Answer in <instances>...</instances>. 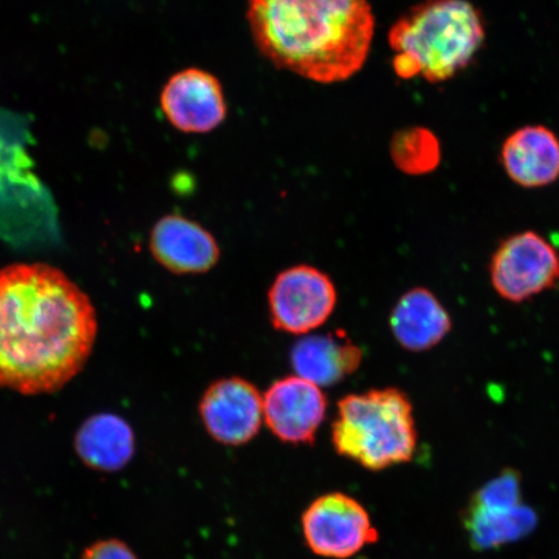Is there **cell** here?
<instances>
[{
    "mask_svg": "<svg viewBox=\"0 0 559 559\" xmlns=\"http://www.w3.org/2000/svg\"><path fill=\"white\" fill-rule=\"evenodd\" d=\"M81 559H138L129 544L120 539H102L83 550Z\"/></svg>",
    "mask_w": 559,
    "mask_h": 559,
    "instance_id": "cell-19",
    "label": "cell"
},
{
    "mask_svg": "<svg viewBox=\"0 0 559 559\" xmlns=\"http://www.w3.org/2000/svg\"><path fill=\"white\" fill-rule=\"evenodd\" d=\"M74 449L90 469L116 473L130 464L135 454V435L117 415L90 417L74 438Z\"/></svg>",
    "mask_w": 559,
    "mask_h": 559,
    "instance_id": "cell-15",
    "label": "cell"
},
{
    "mask_svg": "<svg viewBox=\"0 0 559 559\" xmlns=\"http://www.w3.org/2000/svg\"><path fill=\"white\" fill-rule=\"evenodd\" d=\"M469 502L486 508H512L523 504L520 474L512 469L502 472L481 486Z\"/></svg>",
    "mask_w": 559,
    "mask_h": 559,
    "instance_id": "cell-18",
    "label": "cell"
},
{
    "mask_svg": "<svg viewBox=\"0 0 559 559\" xmlns=\"http://www.w3.org/2000/svg\"><path fill=\"white\" fill-rule=\"evenodd\" d=\"M97 335L93 302L44 263L0 270V388L51 394L85 368Z\"/></svg>",
    "mask_w": 559,
    "mask_h": 559,
    "instance_id": "cell-1",
    "label": "cell"
},
{
    "mask_svg": "<svg viewBox=\"0 0 559 559\" xmlns=\"http://www.w3.org/2000/svg\"><path fill=\"white\" fill-rule=\"evenodd\" d=\"M321 388L298 376L284 377L263 395V423L272 435L288 444H312L326 416Z\"/></svg>",
    "mask_w": 559,
    "mask_h": 559,
    "instance_id": "cell-10",
    "label": "cell"
},
{
    "mask_svg": "<svg viewBox=\"0 0 559 559\" xmlns=\"http://www.w3.org/2000/svg\"><path fill=\"white\" fill-rule=\"evenodd\" d=\"M389 324L397 344L409 353L437 347L453 326L449 310L428 288L405 292L391 310Z\"/></svg>",
    "mask_w": 559,
    "mask_h": 559,
    "instance_id": "cell-12",
    "label": "cell"
},
{
    "mask_svg": "<svg viewBox=\"0 0 559 559\" xmlns=\"http://www.w3.org/2000/svg\"><path fill=\"white\" fill-rule=\"evenodd\" d=\"M501 164L515 185L547 187L559 178V140L545 126H526L502 144Z\"/></svg>",
    "mask_w": 559,
    "mask_h": 559,
    "instance_id": "cell-14",
    "label": "cell"
},
{
    "mask_svg": "<svg viewBox=\"0 0 559 559\" xmlns=\"http://www.w3.org/2000/svg\"><path fill=\"white\" fill-rule=\"evenodd\" d=\"M305 540L314 555L346 559L379 540L370 516L352 496H320L302 515Z\"/></svg>",
    "mask_w": 559,
    "mask_h": 559,
    "instance_id": "cell-7",
    "label": "cell"
},
{
    "mask_svg": "<svg viewBox=\"0 0 559 559\" xmlns=\"http://www.w3.org/2000/svg\"><path fill=\"white\" fill-rule=\"evenodd\" d=\"M332 443L340 456L368 471L407 464L418 444L414 404L397 388L342 397L332 425Z\"/></svg>",
    "mask_w": 559,
    "mask_h": 559,
    "instance_id": "cell-4",
    "label": "cell"
},
{
    "mask_svg": "<svg viewBox=\"0 0 559 559\" xmlns=\"http://www.w3.org/2000/svg\"><path fill=\"white\" fill-rule=\"evenodd\" d=\"M159 105L166 120L185 134H207L227 117L221 81L200 68H187L171 75L160 91Z\"/></svg>",
    "mask_w": 559,
    "mask_h": 559,
    "instance_id": "cell-9",
    "label": "cell"
},
{
    "mask_svg": "<svg viewBox=\"0 0 559 559\" xmlns=\"http://www.w3.org/2000/svg\"><path fill=\"white\" fill-rule=\"evenodd\" d=\"M489 282L500 298L523 304L559 284V250L534 230L507 237L488 265Z\"/></svg>",
    "mask_w": 559,
    "mask_h": 559,
    "instance_id": "cell-5",
    "label": "cell"
},
{
    "mask_svg": "<svg viewBox=\"0 0 559 559\" xmlns=\"http://www.w3.org/2000/svg\"><path fill=\"white\" fill-rule=\"evenodd\" d=\"M391 157L397 169L408 175H425L437 169L442 150L435 132L417 126L396 132Z\"/></svg>",
    "mask_w": 559,
    "mask_h": 559,
    "instance_id": "cell-17",
    "label": "cell"
},
{
    "mask_svg": "<svg viewBox=\"0 0 559 559\" xmlns=\"http://www.w3.org/2000/svg\"><path fill=\"white\" fill-rule=\"evenodd\" d=\"M247 19L264 59L321 85L358 74L376 31L369 0H248Z\"/></svg>",
    "mask_w": 559,
    "mask_h": 559,
    "instance_id": "cell-2",
    "label": "cell"
},
{
    "mask_svg": "<svg viewBox=\"0 0 559 559\" xmlns=\"http://www.w3.org/2000/svg\"><path fill=\"white\" fill-rule=\"evenodd\" d=\"M290 362L296 376L330 388L360 368L362 349L342 331L306 335L292 347Z\"/></svg>",
    "mask_w": 559,
    "mask_h": 559,
    "instance_id": "cell-13",
    "label": "cell"
},
{
    "mask_svg": "<svg viewBox=\"0 0 559 559\" xmlns=\"http://www.w3.org/2000/svg\"><path fill=\"white\" fill-rule=\"evenodd\" d=\"M199 412L207 435L223 445L239 447L253 440L263 424V395L241 377L210 384Z\"/></svg>",
    "mask_w": 559,
    "mask_h": 559,
    "instance_id": "cell-8",
    "label": "cell"
},
{
    "mask_svg": "<svg viewBox=\"0 0 559 559\" xmlns=\"http://www.w3.org/2000/svg\"><path fill=\"white\" fill-rule=\"evenodd\" d=\"M150 248L153 258L175 275L206 274L221 260V248L213 234L180 214L165 215L156 222Z\"/></svg>",
    "mask_w": 559,
    "mask_h": 559,
    "instance_id": "cell-11",
    "label": "cell"
},
{
    "mask_svg": "<svg viewBox=\"0 0 559 559\" xmlns=\"http://www.w3.org/2000/svg\"><path fill=\"white\" fill-rule=\"evenodd\" d=\"M337 305L332 278L313 265L298 264L276 276L269 292L271 323L276 331L307 335L325 324Z\"/></svg>",
    "mask_w": 559,
    "mask_h": 559,
    "instance_id": "cell-6",
    "label": "cell"
},
{
    "mask_svg": "<svg viewBox=\"0 0 559 559\" xmlns=\"http://www.w3.org/2000/svg\"><path fill=\"white\" fill-rule=\"evenodd\" d=\"M486 39L485 21L467 0H425L389 32L393 66L403 80L430 83L453 79L469 67Z\"/></svg>",
    "mask_w": 559,
    "mask_h": 559,
    "instance_id": "cell-3",
    "label": "cell"
},
{
    "mask_svg": "<svg viewBox=\"0 0 559 559\" xmlns=\"http://www.w3.org/2000/svg\"><path fill=\"white\" fill-rule=\"evenodd\" d=\"M464 526L471 545L477 550L500 548L528 536L537 526L533 509L520 504L512 508H486L467 504Z\"/></svg>",
    "mask_w": 559,
    "mask_h": 559,
    "instance_id": "cell-16",
    "label": "cell"
}]
</instances>
